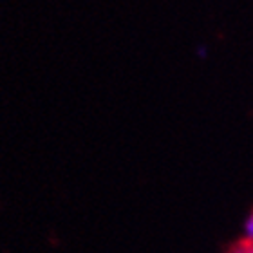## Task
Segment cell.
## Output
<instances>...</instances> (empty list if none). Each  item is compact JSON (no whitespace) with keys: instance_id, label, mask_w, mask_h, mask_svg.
<instances>
[{"instance_id":"6da1fadb","label":"cell","mask_w":253,"mask_h":253,"mask_svg":"<svg viewBox=\"0 0 253 253\" xmlns=\"http://www.w3.org/2000/svg\"><path fill=\"white\" fill-rule=\"evenodd\" d=\"M244 233H246V241H252V243H253V211H252V215L246 219V224H244Z\"/></svg>"}]
</instances>
